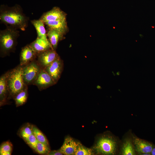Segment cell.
Segmentation results:
<instances>
[{
  "instance_id": "6",
  "label": "cell",
  "mask_w": 155,
  "mask_h": 155,
  "mask_svg": "<svg viewBox=\"0 0 155 155\" xmlns=\"http://www.w3.org/2000/svg\"><path fill=\"white\" fill-rule=\"evenodd\" d=\"M56 83L44 69L42 68L32 84L36 86L40 90L45 89Z\"/></svg>"
},
{
  "instance_id": "27",
  "label": "cell",
  "mask_w": 155,
  "mask_h": 155,
  "mask_svg": "<svg viewBox=\"0 0 155 155\" xmlns=\"http://www.w3.org/2000/svg\"><path fill=\"white\" fill-rule=\"evenodd\" d=\"M151 153L152 155H155V147H153Z\"/></svg>"
},
{
  "instance_id": "23",
  "label": "cell",
  "mask_w": 155,
  "mask_h": 155,
  "mask_svg": "<svg viewBox=\"0 0 155 155\" xmlns=\"http://www.w3.org/2000/svg\"><path fill=\"white\" fill-rule=\"evenodd\" d=\"M35 151L41 154H47L51 151L49 146L38 141Z\"/></svg>"
},
{
  "instance_id": "19",
  "label": "cell",
  "mask_w": 155,
  "mask_h": 155,
  "mask_svg": "<svg viewBox=\"0 0 155 155\" xmlns=\"http://www.w3.org/2000/svg\"><path fill=\"white\" fill-rule=\"evenodd\" d=\"M134 145L130 139H126L123 144L121 149V154L123 155L135 154Z\"/></svg>"
},
{
  "instance_id": "3",
  "label": "cell",
  "mask_w": 155,
  "mask_h": 155,
  "mask_svg": "<svg viewBox=\"0 0 155 155\" xmlns=\"http://www.w3.org/2000/svg\"><path fill=\"white\" fill-rule=\"evenodd\" d=\"M23 66L20 65L7 72V82L9 94L13 97L27 86L23 77Z\"/></svg>"
},
{
  "instance_id": "14",
  "label": "cell",
  "mask_w": 155,
  "mask_h": 155,
  "mask_svg": "<svg viewBox=\"0 0 155 155\" xmlns=\"http://www.w3.org/2000/svg\"><path fill=\"white\" fill-rule=\"evenodd\" d=\"M37 55L48 49L53 48L49 40L38 37L30 44Z\"/></svg>"
},
{
  "instance_id": "22",
  "label": "cell",
  "mask_w": 155,
  "mask_h": 155,
  "mask_svg": "<svg viewBox=\"0 0 155 155\" xmlns=\"http://www.w3.org/2000/svg\"><path fill=\"white\" fill-rule=\"evenodd\" d=\"M12 149V146L9 141L3 143L0 147V154L1 155H11Z\"/></svg>"
},
{
  "instance_id": "4",
  "label": "cell",
  "mask_w": 155,
  "mask_h": 155,
  "mask_svg": "<svg viewBox=\"0 0 155 155\" xmlns=\"http://www.w3.org/2000/svg\"><path fill=\"white\" fill-rule=\"evenodd\" d=\"M117 143L111 136L103 135L96 140L92 149L94 153L102 155H114L116 154Z\"/></svg>"
},
{
  "instance_id": "24",
  "label": "cell",
  "mask_w": 155,
  "mask_h": 155,
  "mask_svg": "<svg viewBox=\"0 0 155 155\" xmlns=\"http://www.w3.org/2000/svg\"><path fill=\"white\" fill-rule=\"evenodd\" d=\"M32 126L27 125L22 127L20 130V135L24 140L30 135L33 134Z\"/></svg>"
},
{
  "instance_id": "25",
  "label": "cell",
  "mask_w": 155,
  "mask_h": 155,
  "mask_svg": "<svg viewBox=\"0 0 155 155\" xmlns=\"http://www.w3.org/2000/svg\"><path fill=\"white\" fill-rule=\"evenodd\" d=\"M25 141L31 148L35 150L38 141L33 134L29 136Z\"/></svg>"
},
{
  "instance_id": "5",
  "label": "cell",
  "mask_w": 155,
  "mask_h": 155,
  "mask_svg": "<svg viewBox=\"0 0 155 155\" xmlns=\"http://www.w3.org/2000/svg\"><path fill=\"white\" fill-rule=\"evenodd\" d=\"M42 68L36 59L23 66V75L26 85L32 84Z\"/></svg>"
},
{
  "instance_id": "2",
  "label": "cell",
  "mask_w": 155,
  "mask_h": 155,
  "mask_svg": "<svg viewBox=\"0 0 155 155\" xmlns=\"http://www.w3.org/2000/svg\"><path fill=\"white\" fill-rule=\"evenodd\" d=\"M19 36V31L10 26H6L5 29L0 30V49L1 55H7L15 50Z\"/></svg>"
},
{
  "instance_id": "7",
  "label": "cell",
  "mask_w": 155,
  "mask_h": 155,
  "mask_svg": "<svg viewBox=\"0 0 155 155\" xmlns=\"http://www.w3.org/2000/svg\"><path fill=\"white\" fill-rule=\"evenodd\" d=\"M63 68V61L59 56L53 62L44 69L57 83L61 77Z\"/></svg>"
},
{
  "instance_id": "20",
  "label": "cell",
  "mask_w": 155,
  "mask_h": 155,
  "mask_svg": "<svg viewBox=\"0 0 155 155\" xmlns=\"http://www.w3.org/2000/svg\"><path fill=\"white\" fill-rule=\"evenodd\" d=\"M33 134L36 138L38 141L49 146L48 141L44 135L36 127L32 125Z\"/></svg>"
},
{
  "instance_id": "9",
  "label": "cell",
  "mask_w": 155,
  "mask_h": 155,
  "mask_svg": "<svg viewBox=\"0 0 155 155\" xmlns=\"http://www.w3.org/2000/svg\"><path fill=\"white\" fill-rule=\"evenodd\" d=\"M66 14L59 7H53L51 10L44 13L39 19L44 22L66 19Z\"/></svg>"
},
{
  "instance_id": "18",
  "label": "cell",
  "mask_w": 155,
  "mask_h": 155,
  "mask_svg": "<svg viewBox=\"0 0 155 155\" xmlns=\"http://www.w3.org/2000/svg\"><path fill=\"white\" fill-rule=\"evenodd\" d=\"M27 86L14 97L16 106H21L26 101L28 98Z\"/></svg>"
},
{
  "instance_id": "1",
  "label": "cell",
  "mask_w": 155,
  "mask_h": 155,
  "mask_svg": "<svg viewBox=\"0 0 155 155\" xmlns=\"http://www.w3.org/2000/svg\"><path fill=\"white\" fill-rule=\"evenodd\" d=\"M0 20L1 23L17 29L24 31L28 26L29 18L18 4L12 7L1 5L0 7Z\"/></svg>"
},
{
  "instance_id": "21",
  "label": "cell",
  "mask_w": 155,
  "mask_h": 155,
  "mask_svg": "<svg viewBox=\"0 0 155 155\" xmlns=\"http://www.w3.org/2000/svg\"><path fill=\"white\" fill-rule=\"evenodd\" d=\"M94 154L93 150L86 148L80 142H78L77 148L75 155H92Z\"/></svg>"
},
{
  "instance_id": "12",
  "label": "cell",
  "mask_w": 155,
  "mask_h": 155,
  "mask_svg": "<svg viewBox=\"0 0 155 155\" xmlns=\"http://www.w3.org/2000/svg\"><path fill=\"white\" fill-rule=\"evenodd\" d=\"M78 144L73 138L69 137H66L60 150L63 155H75Z\"/></svg>"
},
{
  "instance_id": "26",
  "label": "cell",
  "mask_w": 155,
  "mask_h": 155,
  "mask_svg": "<svg viewBox=\"0 0 155 155\" xmlns=\"http://www.w3.org/2000/svg\"><path fill=\"white\" fill-rule=\"evenodd\" d=\"M48 155H63L60 149L57 150L50 151Z\"/></svg>"
},
{
  "instance_id": "16",
  "label": "cell",
  "mask_w": 155,
  "mask_h": 155,
  "mask_svg": "<svg viewBox=\"0 0 155 155\" xmlns=\"http://www.w3.org/2000/svg\"><path fill=\"white\" fill-rule=\"evenodd\" d=\"M46 34L53 48L55 50L59 42L63 39L64 36L56 30L51 29H48Z\"/></svg>"
},
{
  "instance_id": "15",
  "label": "cell",
  "mask_w": 155,
  "mask_h": 155,
  "mask_svg": "<svg viewBox=\"0 0 155 155\" xmlns=\"http://www.w3.org/2000/svg\"><path fill=\"white\" fill-rule=\"evenodd\" d=\"M9 92L7 82V72L0 78V102L2 105L6 101L8 93Z\"/></svg>"
},
{
  "instance_id": "28",
  "label": "cell",
  "mask_w": 155,
  "mask_h": 155,
  "mask_svg": "<svg viewBox=\"0 0 155 155\" xmlns=\"http://www.w3.org/2000/svg\"><path fill=\"white\" fill-rule=\"evenodd\" d=\"M116 74H117V75H119L120 74V72H119V71H118V72Z\"/></svg>"
},
{
  "instance_id": "17",
  "label": "cell",
  "mask_w": 155,
  "mask_h": 155,
  "mask_svg": "<svg viewBox=\"0 0 155 155\" xmlns=\"http://www.w3.org/2000/svg\"><path fill=\"white\" fill-rule=\"evenodd\" d=\"M31 22L36 31L37 37L46 40H49L47 38L44 23L40 19L32 20L31 21Z\"/></svg>"
},
{
  "instance_id": "11",
  "label": "cell",
  "mask_w": 155,
  "mask_h": 155,
  "mask_svg": "<svg viewBox=\"0 0 155 155\" xmlns=\"http://www.w3.org/2000/svg\"><path fill=\"white\" fill-rule=\"evenodd\" d=\"M133 145L135 151L141 155H151L154 147L149 142L139 138L134 137Z\"/></svg>"
},
{
  "instance_id": "13",
  "label": "cell",
  "mask_w": 155,
  "mask_h": 155,
  "mask_svg": "<svg viewBox=\"0 0 155 155\" xmlns=\"http://www.w3.org/2000/svg\"><path fill=\"white\" fill-rule=\"evenodd\" d=\"M48 29L54 30L64 35L68 31L66 19L48 21L44 22Z\"/></svg>"
},
{
  "instance_id": "10",
  "label": "cell",
  "mask_w": 155,
  "mask_h": 155,
  "mask_svg": "<svg viewBox=\"0 0 155 155\" xmlns=\"http://www.w3.org/2000/svg\"><path fill=\"white\" fill-rule=\"evenodd\" d=\"M37 54L30 44L22 48L20 54V65L24 66L36 59Z\"/></svg>"
},
{
  "instance_id": "8",
  "label": "cell",
  "mask_w": 155,
  "mask_h": 155,
  "mask_svg": "<svg viewBox=\"0 0 155 155\" xmlns=\"http://www.w3.org/2000/svg\"><path fill=\"white\" fill-rule=\"evenodd\" d=\"M59 56L55 50L52 48L37 55L38 63L43 69L50 65Z\"/></svg>"
}]
</instances>
